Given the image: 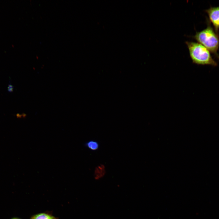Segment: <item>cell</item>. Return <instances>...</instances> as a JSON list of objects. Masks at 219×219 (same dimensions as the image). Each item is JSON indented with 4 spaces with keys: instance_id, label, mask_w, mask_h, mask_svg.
<instances>
[{
    "instance_id": "3957f363",
    "label": "cell",
    "mask_w": 219,
    "mask_h": 219,
    "mask_svg": "<svg viewBox=\"0 0 219 219\" xmlns=\"http://www.w3.org/2000/svg\"><path fill=\"white\" fill-rule=\"evenodd\" d=\"M205 11L210 21L217 31L219 29V6L211 7Z\"/></svg>"
},
{
    "instance_id": "5b68a950",
    "label": "cell",
    "mask_w": 219,
    "mask_h": 219,
    "mask_svg": "<svg viewBox=\"0 0 219 219\" xmlns=\"http://www.w3.org/2000/svg\"><path fill=\"white\" fill-rule=\"evenodd\" d=\"M84 146L92 151H96L99 148V145L98 141L94 140H90L86 142Z\"/></svg>"
},
{
    "instance_id": "8992f818",
    "label": "cell",
    "mask_w": 219,
    "mask_h": 219,
    "mask_svg": "<svg viewBox=\"0 0 219 219\" xmlns=\"http://www.w3.org/2000/svg\"><path fill=\"white\" fill-rule=\"evenodd\" d=\"M12 219H20L19 218H16V217H15V218H12Z\"/></svg>"
},
{
    "instance_id": "277c9868",
    "label": "cell",
    "mask_w": 219,
    "mask_h": 219,
    "mask_svg": "<svg viewBox=\"0 0 219 219\" xmlns=\"http://www.w3.org/2000/svg\"><path fill=\"white\" fill-rule=\"evenodd\" d=\"M30 219H58L49 212L39 213L32 215Z\"/></svg>"
},
{
    "instance_id": "6da1fadb",
    "label": "cell",
    "mask_w": 219,
    "mask_h": 219,
    "mask_svg": "<svg viewBox=\"0 0 219 219\" xmlns=\"http://www.w3.org/2000/svg\"><path fill=\"white\" fill-rule=\"evenodd\" d=\"M190 57L193 62L202 65H210L214 67L217 64L212 58L210 51L199 43L187 42L186 43Z\"/></svg>"
},
{
    "instance_id": "52a82bcc",
    "label": "cell",
    "mask_w": 219,
    "mask_h": 219,
    "mask_svg": "<svg viewBox=\"0 0 219 219\" xmlns=\"http://www.w3.org/2000/svg\"></svg>"
},
{
    "instance_id": "7a4b0ae2",
    "label": "cell",
    "mask_w": 219,
    "mask_h": 219,
    "mask_svg": "<svg viewBox=\"0 0 219 219\" xmlns=\"http://www.w3.org/2000/svg\"><path fill=\"white\" fill-rule=\"evenodd\" d=\"M194 38L219 59L217 51L219 47V39L216 32L210 25L203 30L196 32Z\"/></svg>"
}]
</instances>
